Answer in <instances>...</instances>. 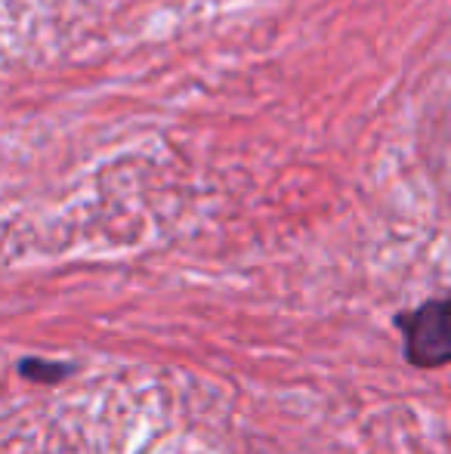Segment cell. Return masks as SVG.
Instances as JSON below:
<instances>
[{
	"label": "cell",
	"mask_w": 451,
	"mask_h": 454,
	"mask_svg": "<svg viewBox=\"0 0 451 454\" xmlns=\"http://www.w3.org/2000/svg\"><path fill=\"white\" fill-rule=\"evenodd\" d=\"M448 300H430L411 316H399L396 325L405 331V356L417 368H439L451 359Z\"/></svg>",
	"instance_id": "obj_1"
},
{
	"label": "cell",
	"mask_w": 451,
	"mask_h": 454,
	"mask_svg": "<svg viewBox=\"0 0 451 454\" xmlns=\"http://www.w3.org/2000/svg\"><path fill=\"white\" fill-rule=\"evenodd\" d=\"M72 364H56V362H43V359H22L19 362V374L31 377L37 383H56L62 377L72 374Z\"/></svg>",
	"instance_id": "obj_2"
}]
</instances>
